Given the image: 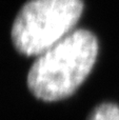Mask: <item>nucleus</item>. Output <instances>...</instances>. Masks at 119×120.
Returning <instances> with one entry per match:
<instances>
[{"instance_id": "f257e3e1", "label": "nucleus", "mask_w": 119, "mask_h": 120, "mask_svg": "<svg viewBox=\"0 0 119 120\" xmlns=\"http://www.w3.org/2000/svg\"><path fill=\"white\" fill-rule=\"evenodd\" d=\"M98 55V41L86 30H74L40 54L27 75V86L43 101L71 96L91 73Z\"/></svg>"}, {"instance_id": "f03ea898", "label": "nucleus", "mask_w": 119, "mask_h": 120, "mask_svg": "<svg viewBox=\"0 0 119 120\" xmlns=\"http://www.w3.org/2000/svg\"><path fill=\"white\" fill-rule=\"evenodd\" d=\"M82 12V0H30L15 18L14 46L25 56H39L74 31Z\"/></svg>"}, {"instance_id": "7ed1b4c3", "label": "nucleus", "mask_w": 119, "mask_h": 120, "mask_svg": "<svg viewBox=\"0 0 119 120\" xmlns=\"http://www.w3.org/2000/svg\"><path fill=\"white\" fill-rule=\"evenodd\" d=\"M89 120H119V108L114 103H102L93 111Z\"/></svg>"}]
</instances>
